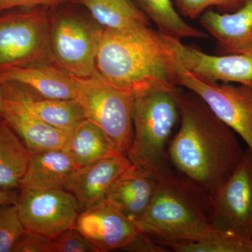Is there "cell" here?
Masks as SVG:
<instances>
[{
    "label": "cell",
    "instance_id": "1",
    "mask_svg": "<svg viewBox=\"0 0 252 252\" xmlns=\"http://www.w3.org/2000/svg\"><path fill=\"white\" fill-rule=\"evenodd\" d=\"M179 106L180 128L167 156L182 175L208 193L229 178L245 151L234 131L196 94L182 87Z\"/></svg>",
    "mask_w": 252,
    "mask_h": 252
},
{
    "label": "cell",
    "instance_id": "2",
    "mask_svg": "<svg viewBox=\"0 0 252 252\" xmlns=\"http://www.w3.org/2000/svg\"><path fill=\"white\" fill-rule=\"evenodd\" d=\"M95 69L109 84L134 96L152 88L177 86L175 57L165 36L151 26L126 31L104 29Z\"/></svg>",
    "mask_w": 252,
    "mask_h": 252
},
{
    "label": "cell",
    "instance_id": "3",
    "mask_svg": "<svg viewBox=\"0 0 252 252\" xmlns=\"http://www.w3.org/2000/svg\"><path fill=\"white\" fill-rule=\"evenodd\" d=\"M153 175L157 180L155 193L135 221L141 233L167 247L198 241L215 230L209 220L205 192L169 165Z\"/></svg>",
    "mask_w": 252,
    "mask_h": 252
},
{
    "label": "cell",
    "instance_id": "4",
    "mask_svg": "<svg viewBox=\"0 0 252 252\" xmlns=\"http://www.w3.org/2000/svg\"><path fill=\"white\" fill-rule=\"evenodd\" d=\"M182 87L158 86L134 96L133 133L127 157L152 175L168 165L166 147L180 119Z\"/></svg>",
    "mask_w": 252,
    "mask_h": 252
},
{
    "label": "cell",
    "instance_id": "5",
    "mask_svg": "<svg viewBox=\"0 0 252 252\" xmlns=\"http://www.w3.org/2000/svg\"><path fill=\"white\" fill-rule=\"evenodd\" d=\"M61 6L50 9L52 64L72 77H92L96 73V54L104 28L88 12Z\"/></svg>",
    "mask_w": 252,
    "mask_h": 252
},
{
    "label": "cell",
    "instance_id": "6",
    "mask_svg": "<svg viewBox=\"0 0 252 252\" xmlns=\"http://www.w3.org/2000/svg\"><path fill=\"white\" fill-rule=\"evenodd\" d=\"M49 28L46 8H19L0 14V73L52 64Z\"/></svg>",
    "mask_w": 252,
    "mask_h": 252
},
{
    "label": "cell",
    "instance_id": "7",
    "mask_svg": "<svg viewBox=\"0 0 252 252\" xmlns=\"http://www.w3.org/2000/svg\"><path fill=\"white\" fill-rule=\"evenodd\" d=\"M72 77L75 99L86 119L105 134L118 152L127 156L133 133V94L111 85L97 72L90 77Z\"/></svg>",
    "mask_w": 252,
    "mask_h": 252
},
{
    "label": "cell",
    "instance_id": "8",
    "mask_svg": "<svg viewBox=\"0 0 252 252\" xmlns=\"http://www.w3.org/2000/svg\"><path fill=\"white\" fill-rule=\"evenodd\" d=\"M175 77L177 85L203 99L221 122L245 141L252 154V86L203 80L188 72L176 59Z\"/></svg>",
    "mask_w": 252,
    "mask_h": 252
},
{
    "label": "cell",
    "instance_id": "9",
    "mask_svg": "<svg viewBox=\"0 0 252 252\" xmlns=\"http://www.w3.org/2000/svg\"><path fill=\"white\" fill-rule=\"evenodd\" d=\"M207 213L214 226L252 240V154L243 159L229 178L206 193Z\"/></svg>",
    "mask_w": 252,
    "mask_h": 252
},
{
    "label": "cell",
    "instance_id": "10",
    "mask_svg": "<svg viewBox=\"0 0 252 252\" xmlns=\"http://www.w3.org/2000/svg\"><path fill=\"white\" fill-rule=\"evenodd\" d=\"M25 229L54 239L74 227L77 200L64 189H21L16 203Z\"/></svg>",
    "mask_w": 252,
    "mask_h": 252
},
{
    "label": "cell",
    "instance_id": "11",
    "mask_svg": "<svg viewBox=\"0 0 252 252\" xmlns=\"http://www.w3.org/2000/svg\"><path fill=\"white\" fill-rule=\"evenodd\" d=\"M165 37L177 62L195 77L212 82L236 83L252 86L251 55L214 56L185 45L182 40Z\"/></svg>",
    "mask_w": 252,
    "mask_h": 252
},
{
    "label": "cell",
    "instance_id": "12",
    "mask_svg": "<svg viewBox=\"0 0 252 252\" xmlns=\"http://www.w3.org/2000/svg\"><path fill=\"white\" fill-rule=\"evenodd\" d=\"M74 228L98 252L124 250L140 232L135 220L105 200L79 212Z\"/></svg>",
    "mask_w": 252,
    "mask_h": 252
},
{
    "label": "cell",
    "instance_id": "13",
    "mask_svg": "<svg viewBox=\"0 0 252 252\" xmlns=\"http://www.w3.org/2000/svg\"><path fill=\"white\" fill-rule=\"evenodd\" d=\"M131 165L127 156L119 155L77 169L67 190L75 197L79 212L104 201L116 181Z\"/></svg>",
    "mask_w": 252,
    "mask_h": 252
},
{
    "label": "cell",
    "instance_id": "14",
    "mask_svg": "<svg viewBox=\"0 0 252 252\" xmlns=\"http://www.w3.org/2000/svg\"><path fill=\"white\" fill-rule=\"evenodd\" d=\"M4 106L1 117L26 144L31 152L64 149L69 132L38 119L24 104L3 87Z\"/></svg>",
    "mask_w": 252,
    "mask_h": 252
},
{
    "label": "cell",
    "instance_id": "15",
    "mask_svg": "<svg viewBox=\"0 0 252 252\" xmlns=\"http://www.w3.org/2000/svg\"><path fill=\"white\" fill-rule=\"evenodd\" d=\"M200 22L215 38L221 54L252 56V0H247L233 12L207 10Z\"/></svg>",
    "mask_w": 252,
    "mask_h": 252
},
{
    "label": "cell",
    "instance_id": "16",
    "mask_svg": "<svg viewBox=\"0 0 252 252\" xmlns=\"http://www.w3.org/2000/svg\"><path fill=\"white\" fill-rule=\"evenodd\" d=\"M157 187L152 173L132 164L116 181L104 200L136 221L148 208Z\"/></svg>",
    "mask_w": 252,
    "mask_h": 252
},
{
    "label": "cell",
    "instance_id": "17",
    "mask_svg": "<svg viewBox=\"0 0 252 252\" xmlns=\"http://www.w3.org/2000/svg\"><path fill=\"white\" fill-rule=\"evenodd\" d=\"M9 91L38 119L49 125L69 132L86 119L84 109L76 99L44 98L38 97L26 86L14 81H1Z\"/></svg>",
    "mask_w": 252,
    "mask_h": 252
},
{
    "label": "cell",
    "instance_id": "18",
    "mask_svg": "<svg viewBox=\"0 0 252 252\" xmlns=\"http://www.w3.org/2000/svg\"><path fill=\"white\" fill-rule=\"evenodd\" d=\"M0 81H14L26 86L38 97L75 99L72 76L53 64L14 68L0 73Z\"/></svg>",
    "mask_w": 252,
    "mask_h": 252
},
{
    "label": "cell",
    "instance_id": "19",
    "mask_svg": "<svg viewBox=\"0 0 252 252\" xmlns=\"http://www.w3.org/2000/svg\"><path fill=\"white\" fill-rule=\"evenodd\" d=\"M77 169L72 157L64 149L31 152L19 189L67 190Z\"/></svg>",
    "mask_w": 252,
    "mask_h": 252
},
{
    "label": "cell",
    "instance_id": "20",
    "mask_svg": "<svg viewBox=\"0 0 252 252\" xmlns=\"http://www.w3.org/2000/svg\"><path fill=\"white\" fill-rule=\"evenodd\" d=\"M84 8L104 29L126 31L150 26L148 18L133 0H72Z\"/></svg>",
    "mask_w": 252,
    "mask_h": 252
},
{
    "label": "cell",
    "instance_id": "21",
    "mask_svg": "<svg viewBox=\"0 0 252 252\" xmlns=\"http://www.w3.org/2000/svg\"><path fill=\"white\" fill-rule=\"evenodd\" d=\"M78 168L106 158L124 155L118 152L105 134L88 119L69 131L65 148Z\"/></svg>",
    "mask_w": 252,
    "mask_h": 252
},
{
    "label": "cell",
    "instance_id": "22",
    "mask_svg": "<svg viewBox=\"0 0 252 252\" xmlns=\"http://www.w3.org/2000/svg\"><path fill=\"white\" fill-rule=\"evenodd\" d=\"M31 152L0 116V190L19 188Z\"/></svg>",
    "mask_w": 252,
    "mask_h": 252
},
{
    "label": "cell",
    "instance_id": "23",
    "mask_svg": "<svg viewBox=\"0 0 252 252\" xmlns=\"http://www.w3.org/2000/svg\"><path fill=\"white\" fill-rule=\"evenodd\" d=\"M141 11L165 36L182 40L186 38L208 39L209 34L190 26L182 18L172 0H135Z\"/></svg>",
    "mask_w": 252,
    "mask_h": 252
},
{
    "label": "cell",
    "instance_id": "24",
    "mask_svg": "<svg viewBox=\"0 0 252 252\" xmlns=\"http://www.w3.org/2000/svg\"><path fill=\"white\" fill-rule=\"evenodd\" d=\"M167 247L176 252H252V240L215 227L210 235L198 241Z\"/></svg>",
    "mask_w": 252,
    "mask_h": 252
},
{
    "label": "cell",
    "instance_id": "25",
    "mask_svg": "<svg viewBox=\"0 0 252 252\" xmlns=\"http://www.w3.org/2000/svg\"><path fill=\"white\" fill-rule=\"evenodd\" d=\"M25 231L16 204L0 205V252H13Z\"/></svg>",
    "mask_w": 252,
    "mask_h": 252
},
{
    "label": "cell",
    "instance_id": "26",
    "mask_svg": "<svg viewBox=\"0 0 252 252\" xmlns=\"http://www.w3.org/2000/svg\"><path fill=\"white\" fill-rule=\"evenodd\" d=\"M182 17L196 19L207 10L216 7L220 12L230 13L241 7L247 0H172Z\"/></svg>",
    "mask_w": 252,
    "mask_h": 252
},
{
    "label": "cell",
    "instance_id": "27",
    "mask_svg": "<svg viewBox=\"0 0 252 252\" xmlns=\"http://www.w3.org/2000/svg\"><path fill=\"white\" fill-rule=\"evenodd\" d=\"M54 252H98L74 227L53 239Z\"/></svg>",
    "mask_w": 252,
    "mask_h": 252
},
{
    "label": "cell",
    "instance_id": "28",
    "mask_svg": "<svg viewBox=\"0 0 252 252\" xmlns=\"http://www.w3.org/2000/svg\"><path fill=\"white\" fill-rule=\"evenodd\" d=\"M13 252H54L53 239L26 230Z\"/></svg>",
    "mask_w": 252,
    "mask_h": 252
},
{
    "label": "cell",
    "instance_id": "29",
    "mask_svg": "<svg viewBox=\"0 0 252 252\" xmlns=\"http://www.w3.org/2000/svg\"><path fill=\"white\" fill-rule=\"evenodd\" d=\"M72 0H0V14L19 8L44 7L53 9Z\"/></svg>",
    "mask_w": 252,
    "mask_h": 252
},
{
    "label": "cell",
    "instance_id": "30",
    "mask_svg": "<svg viewBox=\"0 0 252 252\" xmlns=\"http://www.w3.org/2000/svg\"><path fill=\"white\" fill-rule=\"evenodd\" d=\"M163 244L140 232L124 250L137 252H167L170 251Z\"/></svg>",
    "mask_w": 252,
    "mask_h": 252
},
{
    "label": "cell",
    "instance_id": "31",
    "mask_svg": "<svg viewBox=\"0 0 252 252\" xmlns=\"http://www.w3.org/2000/svg\"><path fill=\"white\" fill-rule=\"evenodd\" d=\"M18 197L13 190H0V205L16 204Z\"/></svg>",
    "mask_w": 252,
    "mask_h": 252
},
{
    "label": "cell",
    "instance_id": "32",
    "mask_svg": "<svg viewBox=\"0 0 252 252\" xmlns=\"http://www.w3.org/2000/svg\"><path fill=\"white\" fill-rule=\"evenodd\" d=\"M3 106H4V92H3L2 84L0 81V116L2 113Z\"/></svg>",
    "mask_w": 252,
    "mask_h": 252
}]
</instances>
